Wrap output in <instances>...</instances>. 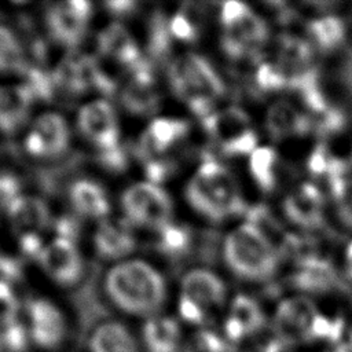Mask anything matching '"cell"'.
Segmentation results:
<instances>
[{"mask_svg": "<svg viewBox=\"0 0 352 352\" xmlns=\"http://www.w3.org/2000/svg\"><path fill=\"white\" fill-rule=\"evenodd\" d=\"M146 352H182V330L170 316H151L142 326Z\"/></svg>", "mask_w": 352, "mask_h": 352, "instance_id": "obj_25", "label": "cell"}, {"mask_svg": "<svg viewBox=\"0 0 352 352\" xmlns=\"http://www.w3.org/2000/svg\"><path fill=\"white\" fill-rule=\"evenodd\" d=\"M249 169L253 180L264 192H270L278 183V154L272 147H258L250 154Z\"/></svg>", "mask_w": 352, "mask_h": 352, "instance_id": "obj_31", "label": "cell"}, {"mask_svg": "<svg viewBox=\"0 0 352 352\" xmlns=\"http://www.w3.org/2000/svg\"><path fill=\"white\" fill-rule=\"evenodd\" d=\"M29 65L18 36L11 28L0 23V73L23 74Z\"/></svg>", "mask_w": 352, "mask_h": 352, "instance_id": "obj_30", "label": "cell"}, {"mask_svg": "<svg viewBox=\"0 0 352 352\" xmlns=\"http://www.w3.org/2000/svg\"><path fill=\"white\" fill-rule=\"evenodd\" d=\"M33 102L23 84L0 87V131L15 133L21 129L29 117Z\"/></svg>", "mask_w": 352, "mask_h": 352, "instance_id": "obj_23", "label": "cell"}, {"mask_svg": "<svg viewBox=\"0 0 352 352\" xmlns=\"http://www.w3.org/2000/svg\"><path fill=\"white\" fill-rule=\"evenodd\" d=\"M223 254L227 267L238 278L249 282H267L279 267L275 248L248 223L226 238Z\"/></svg>", "mask_w": 352, "mask_h": 352, "instance_id": "obj_5", "label": "cell"}, {"mask_svg": "<svg viewBox=\"0 0 352 352\" xmlns=\"http://www.w3.org/2000/svg\"><path fill=\"white\" fill-rule=\"evenodd\" d=\"M94 245L98 254L107 260H114L129 254L136 246L132 224L125 217L103 219L96 227Z\"/></svg>", "mask_w": 352, "mask_h": 352, "instance_id": "obj_19", "label": "cell"}, {"mask_svg": "<svg viewBox=\"0 0 352 352\" xmlns=\"http://www.w3.org/2000/svg\"><path fill=\"white\" fill-rule=\"evenodd\" d=\"M142 164H143V169H144V173H146L148 182L154 183V184L165 182L169 176L173 175V172L176 170V166H177L175 161L162 158V157L153 158V160L144 161Z\"/></svg>", "mask_w": 352, "mask_h": 352, "instance_id": "obj_40", "label": "cell"}, {"mask_svg": "<svg viewBox=\"0 0 352 352\" xmlns=\"http://www.w3.org/2000/svg\"><path fill=\"white\" fill-rule=\"evenodd\" d=\"M265 125L275 140L302 136L314 128L311 117L286 100H279L270 107Z\"/></svg>", "mask_w": 352, "mask_h": 352, "instance_id": "obj_20", "label": "cell"}, {"mask_svg": "<svg viewBox=\"0 0 352 352\" xmlns=\"http://www.w3.org/2000/svg\"><path fill=\"white\" fill-rule=\"evenodd\" d=\"M98 50L100 55L114 59L126 69L132 67L143 58L133 37L118 22H113L99 32Z\"/></svg>", "mask_w": 352, "mask_h": 352, "instance_id": "obj_21", "label": "cell"}, {"mask_svg": "<svg viewBox=\"0 0 352 352\" xmlns=\"http://www.w3.org/2000/svg\"><path fill=\"white\" fill-rule=\"evenodd\" d=\"M104 292L116 308L135 316L151 318L166 300L162 275L142 260H128L111 267L104 278Z\"/></svg>", "mask_w": 352, "mask_h": 352, "instance_id": "obj_1", "label": "cell"}, {"mask_svg": "<svg viewBox=\"0 0 352 352\" xmlns=\"http://www.w3.org/2000/svg\"><path fill=\"white\" fill-rule=\"evenodd\" d=\"M267 324V316L261 305L252 297L238 294L230 307L224 322V337L231 345L241 344L257 336Z\"/></svg>", "mask_w": 352, "mask_h": 352, "instance_id": "obj_16", "label": "cell"}, {"mask_svg": "<svg viewBox=\"0 0 352 352\" xmlns=\"http://www.w3.org/2000/svg\"><path fill=\"white\" fill-rule=\"evenodd\" d=\"M173 94L201 120L213 113L224 94V82L214 67L201 55L184 54L175 58L168 69Z\"/></svg>", "mask_w": 352, "mask_h": 352, "instance_id": "obj_3", "label": "cell"}, {"mask_svg": "<svg viewBox=\"0 0 352 352\" xmlns=\"http://www.w3.org/2000/svg\"><path fill=\"white\" fill-rule=\"evenodd\" d=\"M22 275V265L16 258L0 254V278L12 283Z\"/></svg>", "mask_w": 352, "mask_h": 352, "instance_id": "obj_44", "label": "cell"}, {"mask_svg": "<svg viewBox=\"0 0 352 352\" xmlns=\"http://www.w3.org/2000/svg\"><path fill=\"white\" fill-rule=\"evenodd\" d=\"M190 124L179 118H157L140 135L135 153L144 162L166 154L173 146L180 143L188 133Z\"/></svg>", "mask_w": 352, "mask_h": 352, "instance_id": "obj_15", "label": "cell"}, {"mask_svg": "<svg viewBox=\"0 0 352 352\" xmlns=\"http://www.w3.org/2000/svg\"><path fill=\"white\" fill-rule=\"evenodd\" d=\"M54 230L56 232V238L74 242L80 236L81 232V224L80 220L72 214H63L59 216L52 221Z\"/></svg>", "mask_w": 352, "mask_h": 352, "instance_id": "obj_42", "label": "cell"}, {"mask_svg": "<svg viewBox=\"0 0 352 352\" xmlns=\"http://www.w3.org/2000/svg\"><path fill=\"white\" fill-rule=\"evenodd\" d=\"M89 352H139L131 330L117 320L99 323L88 338Z\"/></svg>", "mask_w": 352, "mask_h": 352, "instance_id": "obj_27", "label": "cell"}, {"mask_svg": "<svg viewBox=\"0 0 352 352\" xmlns=\"http://www.w3.org/2000/svg\"><path fill=\"white\" fill-rule=\"evenodd\" d=\"M307 168L315 177H324L330 184L331 182L345 177L346 164L334 157L324 144H318L308 157Z\"/></svg>", "mask_w": 352, "mask_h": 352, "instance_id": "obj_33", "label": "cell"}, {"mask_svg": "<svg viewBox=\"0 0 352 352\" xmlns=\"http://www.w3.org/2000/svg\"><path fill=\"white\" fill-rule=\"evenodd\" d=\"M69 143V125L58 113L38 116L23 140L26 153L38 158L58 157L67 150Z\"/></svg>", "mask_w": 352, "mask_h": 352, "instance_id": "obj_12", "label": "cell"}, {"mask_svg": "<svg viewBox=\"0 0 352 352\" xmlns=\"http://www.w3.org/2000/svg\"><path fill=\"white\" fill-rule=\"evenodd\" d=\"M7 214L14 230L21 235L26 232H40L51 223V213L47 204L32 195L18 197L7 209Z\"/></svg>", "mask_w": 352, "mask_h": 352, "instance_id": "obj_22", "label": "cell"}, {"mask_svg": "<svg viewBox=\"0 0 352 352\" xmlns=\"http://www.w3.org/2000/svg\"><path fill=\"white\" fill-rule=\"evenodd\" d=\"M22 182L21 179L10 172H0V208L6 210L8 206L21 197Z\"/></svg>", "mask_w": 352, "mask_h": 352, "instance_id": "obj_41", "label": "cell"}, {"mask_svg": "<svg viewBox=\"0 0 352 352\" xmlns=\"http://www.w3.org/2000/svg\"><path fill=\"white\" fill-rule=\"evenodd\" d=\"M43 271L60 286H74L82 276L84 263L74 242L55 238L38 257Z\"/></svg>", "mask_w": 352, "mask_h": 352, "instance_id": "obj_14", "label": "cell"}, {"mask_svg": "<svg viewBox=\"0 0 352 352\" xmlns=\"http://www.w3.org/2000/svg\"><path fill=\"white\" fill-rule=\"evenodd\" d=\"M29 338V330L18 316L0 320V341L4 352H26Z\"/></svg>", "mask_w": 352, "mask_h": 352, "instance_id": "obj_36", "label": "cell"}, {"mask_svg": "<svg viewBox=\"0 0 352 352\" xmlns=\"http://www.w3.org/2000/svg\"><path fill=\"white\" fill-rule=\"evenodd\" d=\"M77 126L81 135L92 143L98 151L121 144L117 111L114 106L104 99H96L84 104L77 114Z\"/></svg>", "mask_w": 352, "mask_h": 352, "instance_id": "obj_11", "label": "cell"}, {"mask_svg": "<svg viewBox=\"0 0 352 352\" xmlns=\"http://www.w3.org/2000/svg\"><path fill=\"white\" fill-rule=\"evenodd\" d=\"M202 14L204 11L199 4H184L183 8L169 19L170 34L186 43L195 41L199 36Z\"/></svg>", "mask_w": 352, "mask_h": 352, "instance_id": "obj_34", "label": "cell"}, {"mask_svg": "<svg viewBox=\"0 0 352 352\" xmlns=\"http://www.w3.org/2000/svg\"><path fill=\"white\" fill-rule=\"evenodd\" d=\"M349 164H351V166H352V154H351V160H349Z\"/></svg>", "mask_w": 352, "mask_h": 352, "instance_id": "obj_49", "label": "cell"}, {"mask_svg": "<svg viewBox=\"0 0 352 352\" xmlns=\"http://www.w3.org/2000/svg\"><path fill=\"white\" fill-rule=\"evenodd\" d=\"M198 234L190 227L169 223L158 231L157 249L166 257L179 261L183 258H197Z\"/></svg>", "mask_w": 352, "mask_h": 352, "instance_id": "obj_28", "label": "cell"}, {"mask_svg": "<svg viewBox=\"0 0 352 352\" xmlns=\"http://www.w3.org/2000/svg\"><path fill=\"white\" fill-rule=\"evenodd\" d=\"M226 296V285L216 274L204 268L191 270L182 279L179 314L186 322L202 324L224 305Z\"/></svg>", "mask_w": 352, "mask_h": 352, "instance_id": "obj_7", "label": "cell"}, {"mask_svg": "<svg viewBox=\"0 0 352 352\" xmlns=\"http://www.w3.org/2000/svg\"><path fill=\"white\" fill-rule=\"evenodd\" d=\"M221 50L232 62H258L268 41L267 22L245 3L227 1L220 10Z\"/></svg>", "mask_w": 352, "mask_h": 352, "instance_id": "obj_6", "label": "cell"}, {"mask_svg": "<svg viewBox=\"0 0 352 352\" xmlns=\"http://www.w3.org/2000/svg\"><path fill=\"white\" fill-rule=\"evenodd\" d=\"M248 224L254 227L278 252L279 256L287 257L296 243L297 235L287 232L278 219L265 205H256L246 210Z\"/></svg>", "mask_w": 352, "mask_h": 352, "instance_id": "obj_26", "label": "cell"}, {"mask_svg": "<svg viewBox=\"0 0 352 352\" xmlns=\"http://www.w3.org/2000/svg\"><path fill=\"white\" fill-rule=\"evenodd\" d=\"M340 220L352 230V179L341 177L329 184Z\"/></svg>", "mask_w": 352, "mask_h": 352, "instance_id": "obj_37", "label": "cell"}, {"mask_svg": "<svg viewBox=\"0 0 352 352\" xmlns=\"http://www.w3.org/2000/svg\"><path fill=\"white\" fill-rule=\"evenodd\" d=\"M307 33L311 38V44L322 52H333L344 44L345 25L338 16L327 15L311 21L307 25Z\"/></svg>", "mask_w": 352, "mask_h": 352, "instance_id": "obj_29", "label": "cell"}, {"mask_svg": "<svg viewBox=\"0 0 352 352\" xmlns=\"http://www.w3.org/2000/svg\"><path fill=\"white\" fill-rule=\"evenodd\" d=\"M345 274L352 280V242L346 246L345 252Z\"/></svg>", "mask_w": 352, "mask_h": 352, "instance_id": "obj_47", "label": "cell"}, {"mask_svg": "<svg viewBox=\"0 0 352 352\" xmlns=\"http://www.w3.org/2000/svg\"><path fill=\"white\" fill-rule=\"evenodd\" d=\"M254 85L257 91L274 92L287 89L286 80L280 69L274 62L260 63L254 72Z\"/></svg>", "mask_w": 352, "mask_h": 352, "instance_id": "obj_38", "label": "cell"}, {"mask_svg": "<svg viewBox=\"0 0 352 352\" xmlns=\"http://www.w3.org/2000/svg\"><path fill=\"white\" fill-rule=\"evenodd\" d=\"M290 283L300 290L318 294L344 289V282L334 265L323 256H312L297 261Z\"/></svg>", "mask_w": 352, "mask_h": 352, "instance_id": "obj_18", "label": "cell"}, {"mask_svg": "<svg viewBox=\"0 0 352 352\" xmlns=\"http://www.w3.org/2000/svg\"><path fill=\"white\" fill-rule=\"evenodd\" d=\"M22 76V84L28 89L33 100L48 102L54 99L55 92L58 89L54 72H48L41 66L29 65Z\"/></svg>", "mask_w": 352, "mask_h": 352, "instance_id": "obj_35", "label": "cell"}, {"mask_svg": "<svg viewBox=\"0 0 352 352\" xmlns=\"http://www.w3.org/2000/svg\"><path fill=\"white\" fill-rule=\"evenodd\" d=\"M186 198L198 213L212 221H223L248 210L232 173L209 155L188 182Z\"/></svg>", "mask_w": 352, "mask_h": 352, "instance_id": "obj_2", "label": "cell"}, {"mask_svg": "<svg viewBox=\"0 0 352 352\" xmlns=\"http://www.w3.org/2000/svg\"><path fill=\"white\" fill-rule=\"evenodd\" d=\"M103 7L106 8L107 12L116 15V16H128L132 15L136 8L138 3L136 1H129V0H117V1H106L103 3Z\"/></svg>", "mask_w": 352, "mask_h": 352, "instance_id": "obj_45", "label": "cell"}, {"mask_svg": "<svg viewBox=\"0 0 352 352\" xmlns=\"http://www.w3.org/2000/svg\"><path fill=\"white\" fill-rule=\"evenodd\" d=\"M125 219L133 226L160 231L172 223L173 204L170 197L157 184L139 182L121 195Z\"/></svg>", "mask_w": 352, "mask_h": 352, "instance_id": "obj_9", "label": "cell"}, {"mask_svg": "<svg viewBox=\"0 0 352 352\" xmlns=\"http://www.w3.org/2000/svg\"><path fill=\"white\" fill-rule=\"evenodd\" d=\"M169 21L161 11L153 12L148 21V34H147V52L148 59L157 63H165L168 60L172 41H170Z\"/></svg>", "mask_w": 352, "mask_h": 352, "instance_id": "obj_32", "label": "cell"}, {"mask_svg": "<svg viewBox=\"0 0 352 352\" xmlns=\"http://www.w3.org/2000/svg\"><path fill=\"white\" fill-rule=\"evenodd\" d=\"M0 352H4V349H3V345H1V341H0Z\"/></svg>", "mask_w": 352, "mask_h": 352, "instance_id": "obj_48", "label": "cell"}, {"mask_svg": "<svg viewBox=\"0 0 352 352\" xmlns=\"http://www.w3.org/2000/svg\"><path fill=\"white\" fill-rule=\"evenodd\" d=\"M98 161L100 166L110 172H122L129 165V153L122 144H118L113 148L98 151Z\"/></svg>", "mask_w": 352, "mask_h": 352, "instance_id": "obj_39", "label": "cell"}, {"mask_svg": "<svg viewBox=\"0 0 352 352\" xmlns=\"http://www.w3.org/2000/svg\"><path fill=\"white\" fill-rule=\"evenodd\" d=\"M30 340L43 349L59 348L67 334V324L60 309L47 298H34L26 307Z\"/></svg>", "mask_w": 352, "mask_h": 352, "instance_id": "obj_13", "label": "cell"}, {"mask_svg": "<svg viewBox=\"0 0 352 352\" xmlns=\"http://www.w3.org/2000/svg\"><path fill=\"white\" fill-rule=\"evenodd\" d=\"M202 125L212 143L226 157L246 155L256 150L257 135L250 126L249 116L239 107L213 111L202 118Z\"/></svg>", "mask_w": 352, "mask_h": 352, "instance_id": "obj_8", "label": "cell"}, {"mask_svg": "<svg viewBox=\"0 0 352 352\" xmlns=\"http://www.w3.org/2000/svg\"><path fill=\"white\" fill-rule=\"evenodd\" d=\"M340 76H341V80L346 88V91L349 92V95L352 98V51L345 54V58L340 67Z\"/></svg>", "mask_w": 352, "mask_h": 352, "instance_id": "obj_46", "label": "cell"}, {"mask_svg": "<svg viewBox=\"0 0 352 352\" xmlns=\"http://www.w3.org/2000/svg\"><path fill=\"white\" fill-rule=\"evenodd\" d=\"M69 199L77 213L103 219L110 213L111 204L104 187L92 179H78L69 188Z\"/></svg>", "mask_w": 352, "mask_h": 352, "instance_id": "obj_24", "label": "cell"}, {"mask_svg": "<svg viewBox=\"0 0 352 352\" xmlns=\"http://www.w3.org/2000/svg\"><path fill=\"white\" fill-rule=\"evenodd\" d=\"M19 249L21 253L29 258H37L44 250V243L37 232H26L19 235Z\"/></svg>", "mask_w": 352, "mask_h": 352, "instance_id": "obj_43", "label": "cell"}, {"mask_svg": "<svg viewBox=\"0 0 352 352\" xmlns=\"http://www.w3.org/2000/svg\"><path fill=\"white\" fill-rule=\"evenodd\" d=\"M92 16V4L85 0L54 3L45 12L47 30L54 41L74 48L87 36Z\"/></svg>", "mask_w": 352, "mask_h": 352, "instance_id": "obj_10", "label": "cell"}, {"mask_svg": "<svg viewBox=\"0 0 352 352\" xmlns=\"http://www.w3.org/2000/svg\"><path fill=\"white\" fill-rule=\"evenodd\" d=\"M323 204L322 191L311 183H304L286 197L283 212L292 223L309 231L319 230L324 226Z\"/></svg>", "mask_w": 352, "mask_h": 352, "instance_id": "obj_17", "label": "cell"}, {"mask_svg": "<svg viewBox=\"0 0 352 352\" xmlns=\"http://www.w3.org/2000/svg\"><path fill=\"white\" fill-rule=\"evenodd\" d=\"M342 329L341 319L330 320L320 315L316 305L302 296L283 300L274 316L275 337L286 348L320 340L337 341Z\"/></svg>", "mask_w": 352, "mask_h": 352, "instance_id": "obj_4", "label": "cell"}]
</instances>
